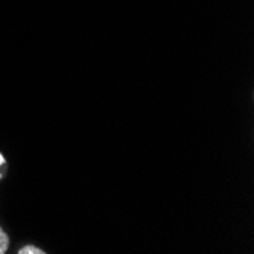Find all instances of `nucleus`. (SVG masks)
I'll return each instance as SVG.
<instances>
[{
	"instance_id": "7ed1b4c3",
	"label": "nucleus",
	"mask_w": 254,
	"mask_h": 254,
	"mask_svg": "<svg viewBox=\"0 0 254 254\" xmlns=\"http://www.w3.org/2000/svg\"><path fill=\"white\" fill-rule=\"evenodd\" d=\"M5 163V157L2 155V154H0V166H2Z\"/></svg>"
},
{
	"instance_id": "f257e3e1",
	"label": "nucleus",
	"mask_w": 254,
	"mask_h": 254,
	"mask_svg": "<svg viewBox=\"0 0 254 254\" xmlns=\"http://www.w3.org/2000/svg\"><path fill=\"white\" fill-rule=\"evenodd\" d=\"M8 247H9V238H8V235L3 232V228L0 227V254L6 253Z\"/></svg>"
},
{
	"instance_id": "f03ea898",
	"label": "nucleus",
	"mask_w": 254,
	"mask_h": 254,
	"mask_svg": "<svg viewBox=\"0 0 254 254\" xmlns=\"http://www.w3.org/2000/svg\"><path fill=\"white\" fill-rule=\"evenodd\" d=\"M20 254H44V251L38 247H34V245H28V247H23L20 248L18 251Z\"/></svg>"
}]
</instances>
